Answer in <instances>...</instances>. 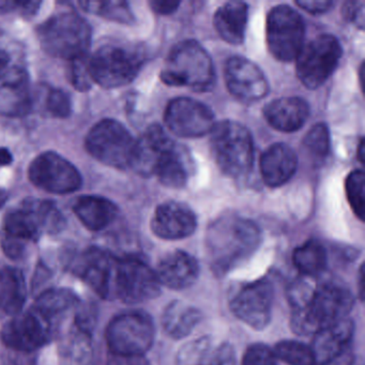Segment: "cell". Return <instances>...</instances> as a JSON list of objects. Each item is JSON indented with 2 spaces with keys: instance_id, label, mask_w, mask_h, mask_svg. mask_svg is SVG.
I'll list each match as a JSON object with an SVG mask.
<instances>
[{
  "instance_id": "cell-1",
  "label": "cell",
  "mask_w": 365,
  "mask_h": 365,
  "mask_svg": "<svg viewBox=\"0 0 365 365\" xmlns=\"http://www.w3.org/2000/svg\"><path fill=\"white\" fill-rule=\"evenodd\" d=\"M290 305V328L300 336L318 331L347 318L354 309V294L343 281L334 277L300 275L286 292Z\"/></svg>"
},
{
  "instance_id": "cell-2",
  "label": "cell",
  "mask_w": 365,
  "mask_h": 365,
  "mask_svg": "<svg viewBox=\"0 0 365 365\" xmlns=\"http://www.w3.org/2000/svg\"><path fill=\"white\" fill-rule=\"evenodd\" d=\"M259 226L239 215H221L209 225L205 238L207 259L213 274L225 277L245 264L262 245Z\"/></svg>"
},
{
  "instance_id": "cell-3",
  "label": "cell",
  "mask_w": 365,
  "mask_h": 365,
  "mask_svg": "<svg viewBox=\"0 0 365 365\" xmlns=\"http://www.w3.org/2000/svg\"><path fill=\"white\" fill-rule=\"evenodd\" d=\"M160 78L168 86L195 93L212 91L217 78L212 58L195 40L179 42L170 50Z\"/></svg>"
},
{
  "instance_id": "cell-4",
  "label": "cell",
  "mask_w": 365,
  "mask_h": 365,
  "mask_svg": "<svg viewBox=\"0 0 365 365\" xmlns=\"http://www.w3.org/2000/svg\"><path fill=\"white\" fill-rule=\"evenodd\" d=\"M210 149L220 170L230 178H245L254 163V142L247 127L236 121L215 123L210 133Z\"/></svg>"
},
{
  "instance_id": "cell-5",
  "label": "cell",
  "mask_w": 365,
  "mask_h": 365,
  "mask_svg": "<svg viewBox=\"0 0 365 365\" xmlns=\"http://www.w3.org/2000/svg\"><path fill=\"white\" fill-rule=\"evenodd\" d=\"M37 34L46 54L70 61L86 56L93 36L87 21L73 12L52 16L40 25Z\"/></svg>"
},
{
  "instance_id": "cell-6",
  "label": "cell",
  "mask_w": 365,
  "mask_h": 365,
  "mask_svg": "<svg viewBox=\"0 0 365 365\" xmlns=\"http://www.w3.org/2000/svg\"><path fill=\"white\" fill-rule=\"evenodd\" d=\"M146 57L138 48L123 44H106L88 58L93 83L106 89L119 88L133 82Z\"/></svg>"
},
{
  "instance_id": "cell-7",
  "label": "cell",
  "mask_w": 365,
  "mask_h": 365,
  "mask_svg": "<svg viewBox=\"0 0 365 365\" xmlns=\"http://www.w3.org/2000/svg\"><path fill=\"white\" fill-rule=\"evenodd\" d=\"M162 285L157 272L140 255L118 256L113 283V300L138 304L158 298Z\"/></svg>"
},
{
  "instance_id": "cell-8",
  "label": "cell",
  "mask_w": 365,
  "mask_h": 365,
  "mask_svg": "<svg viewBox=\"0 0 365 365\" xmlns=\"http://www.w3.org/2000/svg\"><path fill=\"white\" fill-rule=\"evenodd\" d=\"M155 322L144 311H130L113 318L106 328V339L110 354L145 356L155 339Z\"/></svg>"
},
{
  "instance_id": "cell-9",
  "label": "cell",
  "mask_w": 365,
  "mask_h": 365,
  "mask_svg": "<svg viewBox=\"0 0 365 365\" xmlns=\"http://www.w3.org/2000/svg\"><path fill=\"white\" fill-rule=\"evenodd\" d=\"M343 56L336 37L329 34L317 36L303 46L296 58V74L303 86L311 91L322 87L334 73Z\"/></svg>"
},
{
  "instance_id": "cell-10",
  "label": "cell",
  "mask_w": 365,
  "mask_h": 365,
  "mask_svg": "<svg viewBox=\"0 0 365 365\" xmlns=\"http://www.w3.org/2000/svg\"><path fill=\"white\" fill-rule=\"evenodd\" d=\"M305 23L302 16L288 5L272 8L267 16L266 39L269 52L277 61H296L304 46Z\"/></svg>"
},
{
  "instance_id": "cell-11",
  "label": "cell",
  "mask_w": 365,
  "mask_h": 365,
  "mask_svg": "<svg viewBox=\"0 0 365 365\" xmlns=\"http://www.w3.org/2000/svg\"><path fill=\"white\" fill-rule=\"evenodd\" d=\"M134 140L129 130L114 119H103L86 136V149L98 161L127 170L131 163Z\"/></svg>"
},
{
  "instance_id": "cell-12",
  "label": "cell",
  "mask_w": 365,
  "mask_h": 365,
  "mask_svg": "<svg viewBox=\"0 0 365 365\" xmlns=\"http://www.w3.org/2000/svg\"><path fill=\"white\" fill-rule=\"evenodd\" d=\"M274 287L266 277L245 283L230 300L235 317L256 331H262L272 318Z\"/></svg>"
},
{
  "instance_id": "cell-13",
  "label": "cell",
  "mask_w": 365,
  "mask_h": 365,
  "mask_svg": "<svg viewBox=\"0 0 365 365\" xmlns=\"http://www.w3.org/2000/svg\"><path fill=\"white\" fill-rule=\"evenodd\" d=\"M56 336V331L33 307L14 316L0 330V339L9 349L24 354H33Z\"/></svg>"
},
{
  "instance_id": "cell-14",
  "label": "cell",
  "mask_w": 365,
  "mask_h": 365,
  "mask_svg": "<svg viewBox=\"0 0 365 365\" xmlns=\"http://www.w3.org/2000/svg\"><path fill=\"white\" fill-rule=\"evenodd\" d=\"M29 177L36 187L54 194L73 193L83 183L78 168L52 151L42 153L31 162Z\"/></svg>"
},
{
  "instance_id": "cell-15",
  "label": "cell",
  "mask_w": 365,
  "mask_h": 365,
  "mask_svg": "<svg viewBox=\"0 0 365 365\" xmlns=\"http://www.w3.org/2000/svg\"><path fill=\"white\" fill-rule=\"evenodd\" d=\"M354 322L344 318L314 334L312 345L315 365H354Z\"/></svg>"
},
{
  "instance_id": "cell-16",
  "label": "cell",
  "mask_w": 365,
  "mask_h": 365,
  "mask_svg": "<svg viewBox=\"0 0 365 365\" xmlns=\"http://www.w3.org/2000/svg\"><path fill=\"white\" fill-rule=\"evenodd\" d=\"M164 123L170 132L182 138H198L210 134L215 125L212 110L192 98H176L166 106Z\"/></svg>"
},
{
  "instance_id": "cell-17",
  "label": "cell",
  "mask_w": 365,
  "mask_h": 365,
  "mask_svg": "<svg viewBox=\"0 0 365 365\" xmlns=\"http://www.w3.org/2000/svg\"><path fill=\"white\" fill-rule=\"evenodd\" d=\"M118 256L101 247H91L70 262V270L98 296L113 300V283Z\"/></svg>"
},
{
  "instance_id": "cell-18",
  "label": "cell",
  "mask_w": 365,
  "mask_h": 365,
  "mask_svg": "<svg viewBox=\"0 0 365 365\" xmlns=\"http://www.w3.org/2000/svg\"><path fill=\"white\" fill-rule=\"evenodd\" d=\"M43 235L41 225L26 200L20 207L10 211L4 220L0 234V245L11 259H20L26 254L31 243Z\"/></svg>"
},
{
  "instance_id": "cell-19",
  "label": "cell",
  "mask_w": 365,
  "mask_h": 365,
  "mask_svg": "<svg viewBox=\"0 0 365 365\" xmlns=\"http://www.w3.org/2000/svg\"><path fill=\"white\" fill-rule=\"evenodd\" d=\"M224 80L230 95L243 103L260 101L270 89L260 68L242 56H234L226 61Z\"/></svg>"
},
{
  "instance_id": "cell-20",
  "label": "cell",
  "mask_w": 365,
  "mask_h": 365,
  "mask_svg": "<svg viewBox=\"0 0 365 365\" xmlns=\"http://www.w3.org/2000/svg\"><path fill=\"white\" fill-rule=\"evenodd\" d=\"M198 221L195 212L185 202L170 200L159 205L151 219L150 227L158 238L176 241L195 232Z\"/></svg>"
},
{
  "instance_id": "cell-21",
  "label": "cell",
  "mask_w": 365,
  "mask_h": 365,
  "mask_svg": "<svg viewBox=\"0 0 365 365\" xmlns=\"http://www.w3.org/2000/svg\"><path fill=\"white\" fill-rule=\"evenodd\" d=\"M31 108L33 96L25 69L14 66L0 72V115L18 118L26 116Z\"/></svg>"
},
{
  "instance_id": "cell-22",
  "label": "cell",
  "mask_w": 365,
  "mask_h": 365,
  "mask_svg": "<svg viewBox=\"0 0 365 365\" xmlns=\"http://www.w3.org/2000/svg\"><path fill=\"white\" fill-rule=\"evenodd\" d=\"M175 143L161 125H149L135 140L130 168L140 176H155L162 158Z\"/></svg>"
},
{
  "instance_id": "cell-23",
  "label": "cell",
  "mask_w": 365,
  "mask_h": 365,
  "mask_svg": "<svg viewBox=\"0 0 365 365\" xmlns=\"http://www.w3.org/2000/svg\"><path fill=\"white\" fill-rule=\"evenodd\" d=\"M176 365H238V360L232 344H217L211 337L202 336L181 346L177 352Z\"/></svg>"
},
{
  "instance_id": "cell-24",
  "label": "cell",
  "mask_w": 365,
  "mask_h": 365,
  "mask_svg": "<svg viewBox=\"0 0 365 365\" xmlns=\"http://www.w3.org/2000/svg\"><path fill=\"white\" fill-rule=\"evenodd\" d=\"M155 272L162 286L172 290H185L200 279V266L191 254L175 250L160 260Z\"/></svg>"
},
{
  "instance_id": "cell-25",
  "label": "cell",
  "mask_w": 365,
  "mask_h": 365,
  "mask_svg": "<svg viewBox=\"0 0 365 365\" xmlns=\"http://www.w3.org/2000/svg\"><path fill=\"white\" fill-rule=\"evenodd\" d=\"M262 180L270 187L286 185L296 174L298 157L289 145L277 143L266 149L260 157Z\"/></svg>"
},
{
  "instance_id": "cell-26",
  "label": "cell",
  "mask_w": 365,
  "mask_h": 365,
  "mask_svg": "<svg viewBox=\"0 0 365 365\" xmlns=\"http://www.w3.org/2000/svg\"><path fill=\"white\" fill-rule=\"evenodd\" d=\"M309 106L298 97H284L273 100L264 108L267 123L279 132L292 133L298 131L309 117Z\"/></svg>"
},
{
  "instance_id": "cell-27",
  "label": "cell",
  "mask_w": 365,
  "mask_h": 365,
  "mask_svg": "<svg viewBox=\"0 0 365 365\" xmlns=\"http://www.w3.org/2000/svg\"><path fill=\"white\" fill-rule=\"evenodd\" d=\"M78 294L68 288H51L37 297L33 309L39 313L56 331L61 332L63 320L80 307Z\"/></svg>"
},
{
  "instance_id": "cell-28",
  "label": "cell",
  "mask_w": 365,
  "mask_h": 365,
  "mask_svg": "<svg viewBox=\"0 0 365 365\" xmlns=\"http://www.w3.org/2000/svg\"><path fill=\"white\" fill-rule=\"evenodd\" d=\"M194 162L191 153L182 145L174 146L162 158L155 176L160 182L170 189H182L193 174Z\"/></svg>"
},
{
  "instance_id": "cell-29",
  "label": "cell",
  "mask_w": 365,
  "mask_h": 365,
  "mask_svg": "<svg viewBox=\"0 0 365 365\" xmlns=\"http://www.w3.org/2000/svg\"><path fill=\"white\" fill-rule=\"evenodd\" d=\"M58 356L61 365H95L93 331L73 322L59 339Z\"/></svg>"
},
{
  "instance_id": "cell-30",
  "label": "cell",
  "mask_w": 365,
  "mask_h": 365,
  "mask_svg": "<svg viewBox=\"0 0 365 365\" xmlns=\"http://www.w3.org/2000/svg\"><path fill=\"white\" fill-rule=\"evenodd\" d=\"M247 20V4L243 1H228L217 8L213 16V25L224 41L232 46H241L245 41Z\"/></svg>"
},
{
  "instance_id": "cell-31",
  "label": "cell",
  "mask_w": 365,
  "mask_h": 365,
  "mask_svg": "<svg viewBox=\"0 0 365 365\" xmlns=\"http://www.w3.org/2000/svg\"><path fill=\"white\" fill-rule=\"evenodd\" d=\"M202 319L200 309L183 301L174 300L164 309L161 322L164 332L170 339H183L192 334Z\"/></svg>"
},
{
  "instance_id": "cell-32",
  "label": "cell",
  "mask_w": 365,
  "mask_h": 365,
  "mask_svg": "<svg viewBox=\"0 0 365 365\" xmlns=\"http://www.w3.org/2000/svg\"><path fill=\"white\" fill-rule=\"evenodd\" d=\"M73 210L83 225L93 232L108 227L118 215V207L101 196H82L76 200Z\"/></svg>"
},
{
  "instance_id": "cell-33",
  "label": "cell",
  "mask_w": 365,
  "mask_h": 365,
  "mask_svg": "<svg viewBox=\"0 0 365 365\" xmlns=\"http://www.w3.org/2000/svg\"><path fill=\"white\" fill-rule=\"evenodd\" d=\"M26 300L24 273L16 267L0 266V311L14 317L22 313Z\"/></svg>"
},
{
  "instance_id": "cell-34",
  "label": "cell",
  "mask_w": 365,
  "mask_h": 365,
  "mask_svg": "<svg viewBox=\"0 0 365 365\" xmlns=\"http://www.w3.org/2000/svg\"><path fill=\"white\" fill-rule=\"evenodd\" d=\"M292 262L300 275L319 277L328 267V252L320 241L309 239L294 249Z\"/></svg>"
},
{
  "instance_id": "cell-35",
  "label": "cell",
  "mask_w": 365,
  "mask_h": 365,
  "mask_svg": "<svg viewBox=\"0 0 365 365\" xmlns=\"http://www.w3.org/2000/svg\"><path fill=\"white\" fill-rule=\"evenodd\" d=\"M83 10L120 24L133 25L135 16L127 1H80Z\"/></svg>"
},
{
  "instance_id": "cell-36",
  "label": "cell",
  "mask_w": 365,
  "mask_h": 365,
  "mask_svg": "<svg viewBox=\"0 0 365 365\" xmlns=\"http://www.w3.org/2000/svg\"><path fill=\"white\" fill-rule=\"evenodd\" d=\"M26 200L35 212L43 234L56 235L65 230L67 225L65 215L57 208L54 202L34 198H29Z\"/></svg>"
},
{
  "instance_id": "cell-37",
  "label": "cell",
  "mask_w": 365,
  "mask_h": 365,
  "mask_svg": "<svg viewBox=\"0 0 365 365\" xmlns=\"http://www.w3.org/2000/svg\"><path fill=\"white\" fill-rule=\"evenodd\" d=\"M277 361L287 365H315L311 347L296 339H284L272 349Z\"/></svg>"
},
{
  "instance_id": "cell-38",
  "label": "cell",
  "mask_w": 365,
  "mask_h": 365,
  "mask_svg": "<svg viewBox=\"0 0 365 365\" xmlns=\"http://www.w3.org/2000/svg\"><path fill=\"white\" fill-rule=\"evenodd\" d=\"M302 147L314 161H324L331 148L330 130L324 123H316L305 134Z\"/></svg>"
},
{
  "instance_id": "cell-39",
  "label": "cell",
  "mask_w": 365,
  "mask_h": 365,
  "mask_svg": "<svg viewBox=\"0 0 365 365\" xmlns=\"http://www.w3.org/2000/svg\"><path fill=\"white\" fill-rule=\"evenodd\" d=\"M346 196L352 211L360 221H365V176L361 170H352L345 181Z\"/></svg>"
},
{
  "instance_id": "cell-40",
  "label": "cell",
  "mask_w": 365,
  "mask_h": 365,
  "mask_svg": "<svg viewBox=\"0 0 365 365\" xmlns=\"http://www.w3.org/2000/svg\"><path fill=\"white\" fill-rule=\"evenodd\" d=\"M46 110L56 118H68L72 112L69 95L61 89H51L46 96Z\"/></svg>"
},
{
  "instance_id": "cell-41",
  "label": "cell",
  "mask_w": 365,
  "mask_h": 365,
  "mask_svg": "<svg viewBox=\"0 0 365 365\" xmlns=\"http://www.w3.org/2000/svg\"><path fill=\"white\" fill-rule=\"evenodd\" d=\"M70 81L76 91H87L91 88L93 80L89 71L88 58L86 56L71 61Z\"/></svg>"
},
{
  "instance_id": "cell-42",
  "label": "cell",
  "mask_w": 365,
  "mask_h": 365,
  "mask_svg": "<svg viewBox=\"0 0 365 365\" xmlns=\"http://www.w3.org/2000/svg\"><path fill=\"white\" fill-rule=\"evenodd\" d=\"M241 365H277V360L270 347L254 343L245 350Z\"/></svg>"
},
{
  "instance_id": "cell-43",
  "label": "cell",
  "mask_w": 365,
  "mask_h": 365,
  "mask_svg": "<svg viewBox=\"0 0 365 365\" xmlns=\"http://www.w3.org/2000/svg\"><path fill=\"white\" fill-rule=\"evenodd\" d=\"M364 1L349 0V1H346L344 4L341 14H343L344 19L347 22L352 23L358 29H364Z\"/></svg>"
},
{
  "instance_id": "cell-44",
  "label": "cell",
  "mask_w": 365,
  "mask_h": 365,
  "mask_svg": "<svg viewBox=\"0 0 365 365\" xmlns=\"http://www.w3.org/2000/svg\"><path fill=\"white\" fill-rule=\"evenodd\" d=\"M41 1H0V14L21 12L24 16H34L39 10Z\"/></svg>"
},
{
  "instance_id": "cell-45",
  "label": "cell",
  "mask_w": 365,
  "mask_h": 365,
  "mask_svg": "<svg viewBox=\"0 0 365 365\" xmlns=\"http://www.w3.org/2000/svg\"><path fill=\"white\" fill-rule=\"evenodd\" d=\"M296 5L304 11L309 12V14L319 16V14H324L332 10L335 6V1H332V0H314V1L298 0L296 1Z\"/></svg>"
},
{
  "instance_id": "cell-46",
  "label": "cell",
  "mask_w": 365,
  "mask_h": 365,
  "mask_svg": "<svg viewBox=\"0 0 365 365\" xmlns=\"http://www.w3.org/2000/svg\"><path fill=\"white\" fill-rule=\"evenodd\" d=\"M181 1L179 0H151L149 1L151 10L160 16H170L178 10Z\"/></svg>"
},
{
  "instance_id": "cell-47",
  "label": "cell",
  "mask_w": 365,
  "mask_h": 365,
  "mask_svg": "<svg viewBox=\"0 0 365 365\" xmlns=\"http://www.w3.org/2000/svg\"><path fill=\"white\" fill-rule=\"evenodd\" d=\"M108 365H149L145 356H119L110 354Z\"/></svg>"
},
{
  "instance_id": "cell-48",
  "label": "cell",
  "mask_w": 365,
  "mask_h": 365,
  "mask_svg": "<svg viewBox=\"0 0 365 365\" xmlns=\"http://www.w3.org/2000/svg\"><path fill=\"white\" fill-rule=\"evenodd\" d=\"M16 356L14 359L9 360L10 365H35V361L31 358L29 354H24V352L14 351Z\"/></svg>"
},
{
  "instance_id": "cell-49",
  "label": "cell",
  "mask_w": 365,
  "mask_h": 365,
  "mask_svg": "<svg viewBox=\"0 0 365 365\" xmlns=\"http://www.w3.org/2000/svg\"><path fill=\"white\" fill-rule=\"evenodd\" d=\"M358 284L359 298L363 301V298H364V264H363L359 269Z\"/></svg>"
},
{
  "instance_id": "cell-50",
  "label": "cell",
  "mask_w": 365,
  "mask_h": 365,
  "mask_svg": "<svg viewBox=\"0 0 365 365\" xmlns=\"http://www.w3.org/2000/svg\"><path fill=\"white\" fill-rule=\"evenodd\" d=\"M14 161L11 153L7 148H0V166L10 165Z\"/></svg>"
},
{
  "instance_id": "cell-51",
  "label": "cell",
  "mask_w": 365,
  "mask_h": 365,
  "mask_svg": "<svg viewBox=\"0 0 365 365\" xmlns=\"http://www.w3.org/2000/svg\"><path fill=\"white\" fill-rule=\"evenodd\" d=\"M8 200V193L5 190L0 189V209L5 205Z\"/></svg>"
}]
</instances>
